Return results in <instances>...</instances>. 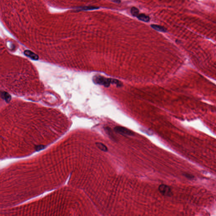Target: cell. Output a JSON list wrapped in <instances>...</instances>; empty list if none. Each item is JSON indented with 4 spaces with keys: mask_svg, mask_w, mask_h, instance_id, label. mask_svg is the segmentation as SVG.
Instances as JSON below:
<instances>
[{
    "mask_svg": "<svg viewBox=\"0 0 216 216\" xmlns=\"http://www.w3.org/2000/svg\"><path fill=\"white\" fill-rule=\"evenodd\" d=\"M93 81L95 83L102 85L106 87H108L110 84H115L117 86L121 87L123 85L122 83L116 79H109L100 76H95L93 78Z\"/></svg>",
    "mask_w": 216,
    "mask_h": 216,
    "instance_id": "1",
    "label": "cell"
},
{
    "mask_svg": "<svg viewBox=\"0 0 216 216\" xmlns=\"http://www.w3.org/2000/svg\"><path fill=\"white\" fill-rule=\"evenodd\" d=\"M110 1H112L113 2L119 4L121 2V0H110Z\"/></svg>",
    "mask_w": 216,
    "mask_h": 216,
    "instance_id": "12",
    "label": "cell"
},
{
    "mask_svg": "<svg viewBox=\"0 0 216 216\" xmlns=\"http://www.w3.org/2000/svg\"><path fill=\"white\" fill-rule=\"evenodd\" d=\"M114 131L123 135L133 136L134 133L127 128L123 127L117 126L114 128Z\"/></svg>",
    "mask_w": 216,
    "mask_h": 216,
    "instance_id": "3",
    "label": "cell"
},
{
    "mask_svg": "<svg viewBox=\"0 0 216 216\" xmlns=\"http://www.w3.org/2000/svg\"><path fill=\"white\" fill-rule=\"evenodd\" d=\"M98 9V8L95 6H85L81 8V10H94Z\"/></svg>",
    "mask_w": 216,
    "mask_h": 216,
    "instance_id": "10",
    "label": "cell"
},
{
    "mask_svg": "<svg viewBox=\"0 0 216 216\" xmlns=\"http://www.w3.org/2000/svg\"><path fill=\"white\" fill-rule=\"evenodd\" d=\"M0 95L2 98L6 102H9L10 101L11 96L8 93L5 92H2L1 93Z\"/></svg>",
    "mask_w": 216,
    "mask_h": 216,
    "instance_id": "5",
    "label": "cell"
},
{
    "mask_svg": "<svg viewBox=\"0 0 216 216\" xmlns=\"http://www.w3.org/2000/svg\"><path fill=\"white\" fill-rule=\"evenodd\" d=\"M131 13L133 16L137 17L139 14V10L136 8L133 7L131 9Z\"/></svg>",
    "mask_w": 216,
    "mask_h": 216,
    "instance_id": "9",
    "label": "cell"
},
{
    "mask_svg": "<svg viewBox=\"0 0 216 216\" xmlns=\"http://www.w3.org/2000/svg\"><path fill=\"white\" fill-rule=\"evenodd\" d=\"M24 54H25V55L32 59L34 60H37L39 59V56L36 54L34 53V52L31 51H25Z\"/></svg>",
    "mask_w": 216,
    "mask_h": 216,
    "instance_id": "4",
    "label": "cell"
},
{
    "mask_svg": "<svg viewBox=\"0 0 216 216\" xmlns=\"http://www.w3.org/2000/svg\"><path fill=\"white\" fill-rule=\"evenodd\" d=\"M151 26L153 29L157 30V31H161V32H166V28L160 25H151Z\"/></svg>",
    "mask_w": 216,
    "mask_h": 216,
    "instance_id": "8",
    "label": "cell"
},
{
    "mask_svg": "<svg viewBox=\"0 0 216 216\" xmlns=\"http://www.w3.org/2000/svg\"><path fill=\"white\" fill-rule=\"evenodd\" d=\"M95 144L97 146V147H98L100 150H101V151H105V152L108 151V148H107V146H106L105 144L102 143L97 142Z\"/></svg>",
    "mask_w": 216,
    "mask_h": 216,
    "instance_id": "6",
    "label": "cell"
},
{
    "mask_svg": "<svg viewBox=\"0 0 216 216\" xmlns=\"http://www.w3.org/2000/svg\"><path fill=\"white\" fill-rule=\"evenodd\" d=\"M158 190L162 195L164 196L171 197L173 195L172 189L169 186L162 184L159 186Z\"/></svg>",
    "mask_w": 216,
    "mask_h": 216,
    "instance_id": "2",
    "label": "cell"
},
{
    "mask_svg": "<svg viewBox=\"0 0 216 216\" xmlns=\"http://www.w3.org/2000/svg\"><path fill=\"white\" fill-rule=\"evenodd\" d=\"M137 17L138 19L141 20V21H144V22H148L150 19L149 17L144 14H138Z\"/></svg>",
    "mask_w": 216,
    "mask_h": 216,
    "instance_id": "7",
    "label": "cell"
},
{
    "mask_svg": "<svg viewBox=\"0 0 216 216\" xmlns=\"http://www.w3.org/2000/svg\"><path fill=\"white\" fill-rule=\"evenodd\" d=\"M184 176H185L188 179H193V178L194 177V176L193 175L189 174H184Z\"/></svg>",
    "mask_w": 216,
    "mask_h": 216,
    "instance_id": "11",
    "label": "cell"
}]
</instances>
